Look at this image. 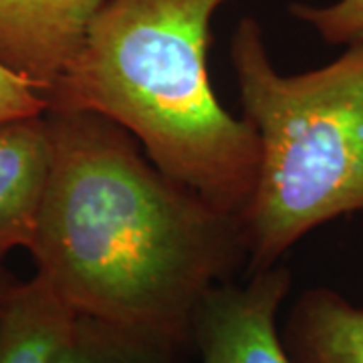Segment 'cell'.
Wrapping results in <instances>:
<instances>
[{
    "label": "cell",
    "instance_id": "6",
    "mask_svg": "<svg viewBox=\"0 0 363 363\" xmlns=\"http://www.w3.org/2000/svg\"><path fill=\"white\" fill-rule=\"evenodd\" d=\"M52 162L47 116L0 123V259L30 247Z\"/></svg>",
    "mask_w": 363,
    "mask_h": 363
},
{
    "label": "cell",
    "instance_id": "11",
    "mask_svg": "<svg viewBox=\"0 0 363 363\" xmlns=\"http://www.w3.org/2000/svg\"><path fill=\"white\" fill-rule=\"evenodd\" d=\"M49 109L39 87L0 65V123L18 117L43 116Z\"/></svg>",
    "mask_w": 363,
    "mask_h": 363
},
{
    "label": "cell",
    "instance_id": "7",
    "mask_svg": "<svg viewBox=\"0 0 363 363\" xmlns=\"http://www.w3.org/2000/svg\"><path fill=\"white\" fill-rule=\"evenodd\" d=\"M281 339L293 363H363V307L325 286L307 289Z\"/></svg>",
    "mask_w": 363,
    "mask_h": 363
},
{
    "label": "cell",
    "instance_id": "1",
    "mask_svg": "<svg viewBox=\"0 0 363 363\" xmlns=\"http://www.w3.org/2000/svg\"><path fill=\"white\" fill-rule=\"evenodd\" d=\"M45 116L52 162L28 247L37 274L77 315L190 347L200 301L247 260L240 218L160 172L113 121Z\"/></svg>",
    "mask_w": 363,
    "mask_h": 363
},
{
    "label": "cell",
    "instance_id": "3",
    "mask_svg": "<svg viewBox=\"0 0 363 363\" xmlns=\"http://www.w3.org/2000/svg\"><path fill=\"white\" fill-rule=\"evenodd\" d=\"M230 63L260 143L240 216L250 272L271 269L313 228L363 212V43L298 75L272 65L259 23L240 18Z\"/></svg>",
    "mask_w": 363,
    "mask_h": 363
},
{
    "label": "cell",
    "instance_id": "12",
    "mask_svg": "<svg viewBox=\"0 0 363 363\" xmlns=\"http://www.w3.org/2000/svg\"><path fill=\"white\" fill-rule=\"evenodd\" d=\"M13 283H9L6 279H2L0 277V315H2V307H4V301L9 297V293H11V289H13Z\"/></svg>",
    "mask_w": 363,
    "mask_h": 363
},
{
    "label": "cell",
    "instance_id": "5",
    "mask_svg": "<svg viewBox=\"0 0 363 363\" xmlns=\"http://www.w3.org/2000/svg\"><path fill=\"white\" fill-rule=\"evenodd\" d=\"M109 0H0V65L43 95L81 49Z\"/></svg>",
    "mask_w": 363,
    "mask_h": 363
},
{
    "label": "cell",
    "instance_id": "4",
    "mask_svg": "<svg viewBox=\"0 0 363 363\" xmlns=\"http://www.w3.org/2000/svg\"><path fill=\"white\" fill-rule=\"evenodd\" d=\"M291 291L285 267L252 271L247 283L210 289L192 319L190 339L202 363H293L286 355L279 311Z\"/></svg>",
    "mask_w": 363,
    "mask_h": 363
},
{
    "label": "cell",
    "instance_id": "9",
    "mask_svg": "<svg viewBox=\"0 0 363 363\" xmlns=\"http://www.w3.org/2000/svg\"><path fill=\"white\" fill-rule=\"evenodd\" d=\"M184 347L147 331L77 315L51 363H180Z\"/></svg>",
    "mask_w": 363,
    "mask_h": 363
},
{
    "label": "cell",
    "instance_id": "8",
    "mask_svg": "<svg viewBox=\"0 0 363 363\" xmlns=\"http://www.w3.org/2000/svg\"><path fill=\"white\" fill-rule=\"evenodd\" d=\"M75 317L39 274L14 285L0 315V363H51Z\"/></svg>",
    "mask_w": 363,
    "mask_h": 363
},
{
    "label": "cell",
    "instance_id": "2",
    "mask_svg": "<svg viewBox=\"0 0 363 363\" xmlns=\"http://www.w3.org/2000/svg\"><path fill=\"white\" fill-rule=\"evenodd\" d=\"M226 2L109 0L45 99L47 111L113 121L160 172L240 218L255 192L260 143L208 79L210 23Z\"/></svg>",
    "mask_w": 363,
    "mask_h": 363
},
{
    "label": "cell",
    "instance_id": "10",
    "mask_svg": "<svg viewBox=\"0 0 363 363\" xmlns=\"http://www.w3.org/2000/svg\"><path fill=\"white\" fill-rule=\"evenodd\" d=\"M291 14L311 26L327 45H357L363 43V0H335L331 4L295 2Z\"/></svg>",
    "mask_w": 363,
    "mask_h": 363
}]
</instances>
